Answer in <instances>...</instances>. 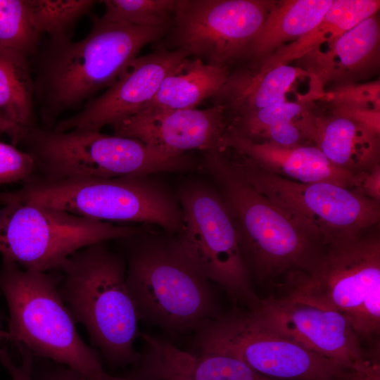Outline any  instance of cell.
<instances>
[{"instance_id": "6da1fadb", "label": "cell", "mask_w": 380, "mask_h": 380, "mask_svg": "<svg viewBox=\"0 0 380 380\" xmlns=\"http://www.w3.org/2000/svg\"><path fill=\"white\" fill-rule=\"evenodd\" d=\"M169 27L110 23L94 16L89 33L80 41L49 38L33 56L32 68L34 101L47 128L61 113L108 87L143 46L162 39Z\"/></svg>"}, {"instance_id": "7a4b0ae2", "label": "cell", "mask_w": 380, "mask_h": 380, "mask_svg": "<svg viewBox=\"0 0 380 380\" xmlns=\"http://www.w3.org/2000/svg\"><path fill=\"white\" fill-rule=\"evenodd\" d=\"M203 153L201 166L213 179L230 215L251 280L284 281L313 272L326 246L251 186L224 149Z\"/></svg>"}, {"instance_id": "3957f363", "label": "cell", "mask_w": 380, "mask_h": 380, "mask_svg": "<svg viewBox=\"0 0 380 380\" xmlns=\"http://www.w3.org/2000/svg\"><path fill=\"white\" fill-rule=\"evenodd\" d=\"M149 226L118 239L126 253V284L138 319L173 333L196 330L220 314L212 282L175 234Z\"/></svg>"}, {"instance_id": "277c9868", "label": "cell", "mask_w": 380, "mask_h": 380, "mask_svg": "<svg viewBox=\"0 0 380 380\" xmlns=\"http://www.w3.org/2000/svg\"><path fill=\"white\" fill-rule=\"evenodd\" d=\"M60 270V296L74 319L87 329L91 343L112 365L135 364L138 316L126 284V261L106 242L70 255Z\"/></svg>"}, {"instance_id": "5b68a950", "label": "cell", "mask_w": 380, "mask_h": 380, "mask_svg": "<svg viewBox=\"0 0 380 380\" xmlns=\"http://www.w3.org/2000/svg\"><path fill=\"white\" fill-rule=\"evenodd\" d=\"M57 281L46 272L21 269L2 258L0 291L9 310L7 340L66 365L87 380H97L105 373L99 355L79 335Z\"/></svg>"}, {"instance_id": "8992f818", "label": "cell", "mask_w": 380, "mask_h": 380, "mask_svg": "<svg viewBox=\"0 0 380 380\" xmlns=\"http://www.w3.org/2000/svg\"><path fill=\"white\" fill-rule=\"evenodd\" d=\"M18 144L34 162L30 179L45 182L186 172L192 165L187 155H167L137 139L95 130L58 132L35 126Z\"/></svg>"}, {"instance_id": "52a82bcc", "label": "cell", "mask_w": 380, "mask_h": 380, "mask_svg": "<svg viewBox=\"0 0 380 380\" xmlns=\"http://www.w3.org/2000/svg\"><path fill=\"white\" fill-rule=\"evenodd\" d=\"M376 224L325 247L317 267L286 280V298L340 312L359 337L380 331V235Z\"/></svg>"}, {"instance_id": "ba28073f", "label": "cell", "mask_w": 380, "mask_h": 380, "mask_svg": "<svg viewBox=\"0 0 380 380\" xmlns=\"http://www.w3.org/2000/svg\"><path fill=\"white\" fill-rule=\"evenodd\" d=\"M4 194L92 220L140 222L172 234L183 222L176 193L152 175L56 182L29 179L20 189Z\"/></svg>"}, {"instance_id": "9c48e42d", "label": "cell", "mask_w": 380, "mask_h": 380, "mask_svg": "<svg viewBox=\"0 0 380 380\" xmlns=\"http://www.w3.org/2000/svg\"><path fill=\"white\" fill-rule=\"evenodd\" d=\"M9 198L0 192V254L24 269L60 270L73 253L89 245L142 232Z\"/></svg>"}, {"instance_id": "30bf717a", "label": "cell", "mask_w": 380, "mask_h": 380, "mask_svg": "<svg viewBox=\"0 0 380 380\" xmlns=\"http://www.w3.org/2000/svg\"><path fill=\"white\" fill-rule=\"evenodd\" d=\"M199 353L235 357L279 380H338L346 368L319 355L269 324L252 307L236 308L196 329Z\"/></svg>"}, {"instance_id": "8fae6325", "label": "cell", "mask_w": 380, "mask_h": 380, "mask_svg": "<svg viewBox=\"0 0 380 380\" xmlns=\"http://www.w3.org/2000/svg\"><path fill=\"white\" fill-rule=\"evenodd\" d=\"M236 155L230 159L246 181L324 246L379 224L380 202L355 189L327 182L293 181Z\"/></svg>"}, {"instance_id": "7c38bea8", "label": "cell", "mask_w": 380, "mask_h": 380, "mask_svg": "<svg viewBox=\"0 0 380 380\" xmlns=\"http://www.w3.org/2000/svg\"><path fill=\"white\" fill-rule=\"evenodd\" d=\"M176 195L183 222L175 234L186 255L234 302L257 305L260 298L253 289L232 220L217 189L193 181L182 184Z\"/></svg>"}, {"instance_id": "4fadbf2b", "label": "cell", "mask_w": 380, "mask_h": 380, "mask_svg": "<svg viewBox=\"0 0 380 380\" xmlns=\"http://www.w3.org/2000/svg\"><path fill=\"white\" fill-rule=\"evenodd\" d=\"M275 0H178L158 49L227 68L243 61Z\"/></svg>"}, {"instance_id": "5bb4252c", "label": "cell", "mask_w": 380, "mask_h": 380, "mask_svg": "<svg viewBox=\"0 0 380 380\" xmlns=\"http://www.w3.org/2000/svg\"><path fill=\"white\" fill-rule=\"evenodd\" d=\"M187 57L180 49H158L135 57L104 93L90 99L73 116L58 121L53 129L100 131L136 114L154 96L167 75Z\"/></svg>"}, {"instance_id": "9a60e30c", "label": "cell", "mask_w": 380, "mask_h": 380, "mask_svg": "<svg viewBox=\"0 0 380 380\" xmlns=\"http://www.w3.org/2000/svg\"><path fill=\"white\" fill-rule=\"evenodd\" d=\"M252 308L271 326L346 369L366 356L350 322L338 312L272 296Z\"/></svg>"}, {"instance_id": "2e32d148", "label": "cell", "mask_w": 380, "mask_h": 380, "mask_svg": "<svg viewBox=\"0 0 380 380\" xmlns=\"http://www.w3.org/2000/svg\"><path fill=\"white\" fill-rule=\"evenodd\" d=\"M297 66L308 75L310 89L305 96L309 101H316L325 89L370 79L380 68L379 13L336 40L311 49L298 60Z\"/></svg>"}, {"instance_id": "e0dca14e", "label": "cell", "mask_w": 380, "mask_h": 380, "mask_svg": "<svg viewBox=\"0 0 380 380\" xmlns=\"http://www.w3.org/2000/svg\"><path fill=\"white\" fill-rule=\"evenodd\" d=\"M227 125L224 106L139 112L113 124L115 135L132 138L170 156L220 148Z\"/></svg>"}, {"instance_id": "ac0fdd59", "label": "cell", "mask_w": 380, "mask_h": 380, "mask_svg": "<svg viewBox=\"0 0 380 380\" xmlns=\"http://www.w3.org/2000/svg\"><path fill=\"white\" fill-rule=\"evenodd\" d=\"M144 342L134 380H279L262 375L242 361L221 353L182 350L170 341L141 334Z\"/></svg>"}, {"instance_id": "d6986e66", "label": "cell", "mask_w": 380, "mask_h": 380, "mask_svg": "<svg viewBox=\"0 0 380 380\" xmlns=\"http://www.w3.org/2000/svg\"><path fill=\"white\" fill-rule=\"evenodd\" d=\"M220 148L241 155L262 170L303 183L331 182L354 189L358 175L332 165L315 145L280 146L255 143L224 133Z\"/></svg>"}, {"instance_id": "ffe728a7", "label": "cell", "mask_w": 380, "mask_h": 380, "mask_svg": "<svg viewBox=\"0 0 380 380\" xmlns=\"http://www.w3.org/2000/svg\"><path fill=\"white\" fill-rule=\"evenodd\" d=\"M318 113L312 101H285L227 119L225 134L255 143L314 145Z\"/></svg>"}, {"instance_id": "44dd1931", "label": "cell", "mask_w": 380, "mask_h": 380, "mask_svg": "<svg viewBox=\"0 0 380 380\" xmlns=\"http://www.w3.org/2000/svg\"><path fill=\"white\" fill-rule=\"evenodd\" d=\"M306 72L298 66L282 65L269 70L246 65L229 70L226 83L212 97L214 105L224 106L227 119L287 101L286 94Z\"/></svg>"}, {"instance_id": "7402d4cb", "label": "cell", "mask_w": 380, "mask_h": 380, "mask_svg": "<svg viewBox=\"0 0 380 380\" xmlns=\"http://www.w3.org/2000/svg\"><path fill=\"white\" fill-rule=\"evenodd\" d=\"M313 144L332 165L353 175L380 164V136L343 115L318 113Z\"/></svg>"}, {"instance_id": "603a6c76", "label": "cell", "mask_w": 380, "mask_h": 380, "mask_svg": "<svg viewBox=\"0 0 380 380\" xmlns=\"http://www.w3.org/2000/svg\"><path fill=\"white\" fill-rule=\"evenodd\" d=\"M229 70L208 65L197 58H185L167 75L154 96L137 113L195 108L220 90Z\"/></svg>"}, {"instance_id": "cb8c5ba5", "label": "cell", "mask_w": 380, "mask_h": 380, "mask_svg": "<svg viewBox=\"0 0 380 380\" xmlns=\"http://www.w3.org/2000/svg\"><path fill=\"white\" fill-rule=\"evenodd\" d=\"M333 0H275L242 62L255 63L312 30Z\"/></svg>"}, {"instance_id": "d4e9b609", "label": "cell", "mask_w": 380, "mask_h": 380, "mask_svg": "<svg viewBox=\"0 0 380 380\" xmlns=\"http://www.w3.org/2000/svg\"><path fill=\"white\" fill-rule=\"evenodd\" d=\"M379 0H333L320 22L310 32L248 65L269 70L298 61L311 49L331 43L368 17L379 13Z\"/></svg>"}, {"instance_id": "484cf974", "label": "cell", "mask_w": 380, "mask_h": 380, "mask_svg": "<svg viewBox=\"0 0 380 380\" xmlns=\"http://www.w3.org/2000/svg\"><path fill=\"white\" fill-rule=\"evenodd\" d=\"M30 58L0 46V118L17 144L22 134L36 126L34 84Z\"/></svg>"}, {"instance_id": "4316f807", "label": "cell", "mask_w": 380, "mask_h": 380, "mask_svg": "<svg viewBox=\"0 0 380 380\" xmlns=\"http://www.w3.org/2000/svg\"><path fill=\"white\" fill-rule=\"evenodd\" d=\"M92 0H27L31 20L40 36L70 37L76 22L96 4Z\"/></svg>"}, {"instance_id": "83f0119b", "label": "cell", "mask_w": 380, "mask_h": 380, "mask_svg": "<svg viewBox=\"0 0 380 380\" xmlns=\"http://www.w3.org/2000/svg\"><path fill=\"white\" fill-rule=\"evenodd\" d=\"M40 37L31 20L27 0H0V46L30 58L38 51Z\"/></svg>"}, {"instance_id": "f1b7e54d", "label": "cell", "mask_w": 380, "mask_h": 380, "mask_svg": "<svg viewBox=\"0 0 380 380\" xmlns=\"http://www.w3.org/2000/svg\"><path fill=\"white\" fill-rule=\"evenodd\" d=\"M178 0H104L103 20L136 26L170 27Z\"/></svg>"}, {"instance_id": "f546056e", "label": "cell", "mask_w": 380, "mask_h": 380, "mask_svg": "<svg viewBox=\"0 0 380 380\" xmlns=\"http://www.w3.org/2000/svg\"><path fill=\"white\" fill-rule=\"evenodd\" d=\"M316 101L327 104L329 110H380V80L334 87L322 91Z\"/></svg>"}, {"instance_id": "4dcf8cb0", "label": "cell", "mask_w": 380, "mask_h": 380, "mask_svg": "<svg viewBox=\"0 0 380 380\" xmlns=\"http://www.w3.org/2000/svg\"><path fill=\"white\" fill-rule=\"evenodd\" d=\"M32 158L25 151L0 141V185L23 183L35 173Z\"/></svg>"}, {"instance_id": "1f68e13d", "label": "cell", "mask_w": 380, "mask_h": 380, "mask_svg": "<svg viewBox=\"0 0 380 380\" xmlns=\"http://www.w3.org/2000/svg\"><path fill=\"white\" fill-rule=\"evenodd\" d=\"M22 357L20 365L12 360L6 348H0V363L10 374L12 380H34L32 372L33 355L25 348H19Z\"/></svg>"}, {"instance_id": "d6a6232c", "label": "cell", "mask_w": 380, "mask_h": 380, "mask_svg": "<svg viewBox=\"0 0 380 380\" xmlns=\"http://www.w3.org/2000/svg\"><path fill=\"white\" fill-rule=\"evenodd\" d=\"M329 113L351 118L380 136V110L369 109H335Z\"/></svg>"}, {"instance_id": "836d02e7", "label": "cell", "mask_w": 380, "mask_h": 380, "mask_svg": "<svg viewBox=\"0 0 380 380\" xmlns=\"http://www.w3.org/2000/svg\"><path fill=\"white\" fill-rule=\"evenodd\" d=\"M353 189L380 202V164L368 172L358 175V180Z\"/></svg>"}, {"instance_id": "e575fe53", "label": "cell", "mask_w": 380, "mask_h": 380, "mask_svg": "<svg viewBox=\"0 0 380 380\" xmlns=\"http://www.w3.org/2000/svg\"><path fill=\"white\" fill-rule=\"evenodd\" d=\"M350 380H380V363L379 355L367 357L348 369Z\"/></svg>"}, {"instance_id": "d590c367", "label": "cell", "mask_w": 380, "mask_h": 380, "mask_svg": "<svg viewBox=\"0 0 380 380\" xmlns=\"http://www.w3.org/2000/svg\"><path fill=\"white\" fill-rule=\"evenodd\" d=\"M39 380H84V378L69 367L55 366L42 372Z\"/></svg>"}, {"instance_id": "8d00e7d4", "label": "cell", "mask_w": 380, "mask_h": 380, "mask_svg": "<svg viewBox=\"0 0 380 380\" xmlns=\"http://www.w3.org/2000/svg\"><path fill=\"white\" fill-rule=\"evenodd\" d=\"M97 380H134V379H132L127 377L113 376L108 375V374L105 372L103 375Z\"/></svg>"}, {"instance_id": "74e56055", "label": "cell", "mask_w": 380, "mask_h": 380, "mask_svg": "<svg viewBox=\"0 0 380 380\" xmlns=\"http://www.w3.org/2000/svg\"><path fill=\"white\" fill-rule=\"evenodd\" d=\"M0 132H5L9 137H11V130L10 127L1 118H0Z\"/></svg>"}, {"instance_id": "f35d334b", "label": "cell", "mask_w": 380, "mask_h": 380, "mask_svg": "<svg viewBox=\"0 0 380 380\" xmlns=\"http://www.w3.org/2000/svg\"><path fill=\"white\" fill-rule=\"evenodd\" d=\"M1 322H2V316L0 313V341L3 339H7V336H8L7 331H5L2 329Z\"/></svg>"}, {"instance_id": "ab89813d", "label": "cell", "mask_w": 380, "mask_h": 380, "mask_svg": "<svg viewBox=\"0 0 380 380\" xmlns=\"http://www.w3.org/2000/svg\"><path fill=\"white\" fill-rule=\"evenodd\" d=\"M338 380H350V379H349V377H348L347 370H346V372L344 376H343L341 379H338Z\"/></svg>"}]
</instances>
